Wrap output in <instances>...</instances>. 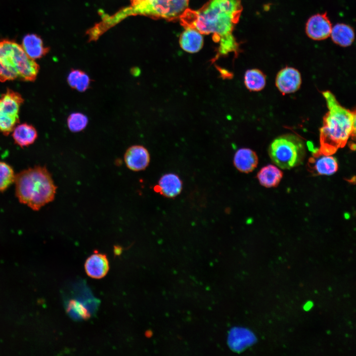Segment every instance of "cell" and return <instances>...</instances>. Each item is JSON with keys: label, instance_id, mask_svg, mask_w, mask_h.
I'll return each instance as SVG.
<instances>
[{"label": "cell", "instance_id": "cell-1", "mask_svg": "<svg viewBox=\"0 0 356 356\" xmlns=\"http://www.w3.org/2000/svg\"><path fill=\"white\" fill-rule=\"evenodd\" d=\"M242 10L240 0H209L197 10L187 8L179 19L185 28L194 29L201 34H213V40L219 44L212 60L214 62L228 53L238 54V44L232 33Z\"/></svg>", "mask_w": 356, "mask_h": 356}, {"label": "cell", "instance_id": "cell-2", "mask_svg": "<svg viewBox=\"0 0 356 356\" xmlns=\"http://www.w3.org/2000/svg\"><path fill=\"white\" fill-rule=\"evenodd\" d=\"M328 111L319 131L320 153L332 155L344 147L356 134V111L342 106L330 91L322 92Z\"/></svg>", "mask_w": 356, "mask_h": 356}, {"label": "cell", "instance_id": "cell-3", "mask_svg": "<svg viewBox=\"0 0 356 356\" xmlns=\"http://www.w3.org/2000/svg\"><path fill=\"white\" fill-rule=\"evenodd\" d=\"M16 195L19 201L34 210H38L52 201L56 186L44 167L35 166L15 175Z\"/></svg>", "mask_w": 356, "mask_h": 356}, {"label": "cell", "instance_id": "cell-4", "mask_svg": "<svg viewBox=\"0 0 356 356\" xmlns=\"http://www.w3.org/2000/svg\"><path fill=\"white\" fill-rule=\"evenodd\" d=\"M39 65L26 53L16 42L0 41V82L18 79L23 81L35 80Z\"/></svg>", "mask_w": 356, "mask_h": 356}, {"label": "cell", "instance_id": "cell-5", "mask_svg": "<svg viewBox=\"0 0 356 356\" xmlns=\"http://www.w3.org/2000/svg\"><path fill=\"white\" fill-rule=\"evenodd\" d=\"M189 0H143L120 10L115 14L106 15L105 22L110 28L129 16L141 15L153 18L173 20L179 19L188 8Z\"/></svg>", "mask_w": 356, "mask_h": 356}, {"label": "cell", "instance_id": "cell-6", "mask_svg": "<svg viewBox=\"0 0 356 356\" xmlns=\"http://www.w3.org/2000/svg\"><path fill=\"white\" fill-rule=\"evenodd\" d=\"M306 154L305 144L299 136L285 134L278 136L270 144L268 154L273 163L282 169L299 166Z\"/></svg>", "mask_w": 356, "mask_h": 356}, {"label": "cell", "instance_id": "cell-7", "mask_svg": "<svg viewBox=\"0 0 356 356\" xmlns=\"http://www.w3.org/2000/svg\"><path fill=\"white\" fill-rule=\"evenodd\" d=\"M24 101L20 93L8 89L0 97V132L8 135L19 122L20 107Z\"/></svg>", "mask_w": 356, "mask_h": 356}, {"label": "cell", "instance_id": "cell-8", "mask_svg": "<svg viewBox=\"0 0 356 356\" xmlns=\"http://www.w3.org/2000/svg\"><path fill=\"white\" fill-rule=\"evenodd\" d=\"M332 24L326 13H317L309 18L305 31L310 39L315 41L326 39L330 37Z\"/></svg>", "mask_w": 356, "mask_h": 356}, {"label": "cell", "instance_id": "cell-9", "mask_svg": "<svg viewBox=\"0 0 356 356\" xmlns=\"http://www.w3.org/2000/svg\"><path fill=\"white\" fill-rule=\"evenodd\" d=\"M302 83L299 71L293 67H286L277 73L275 85L283 94L291 93L298 90Z\"/></svg>", "mask_w": 356, "mask_h": 356}, {"label": "cell", "instance_id": "cell-10", "mask_svg": "<svg viewBox=\"0 0 356 356\" xmlns=\"http://www.w3.org/2000/svg\"><path fill=\"white\" fill-rule=\"evenodd\" d=\"M308 166L314 174L329 176L335 174L338 169L337 159L331 155H326L318 149L313 151L309 160Z\"/></svg>", "mask_w": 356, "mask_h": 356}, {"label": "cell", "instance_id": "cell-11", "mask_svg": "<svg viewBox=\"0 0 356 356\" xmlns=\"http://www.w3.org/2000/svg\"><path fill=\"white\" fill-rule=\"evenodd\" d=\"M127 167L134 171H140L146 168L150 162V154L143 146L135 145L128 148L124 155Z\"/></svg>", "mask_w": 356, "mask_h": 356}, {"label": "cell", "instance_id": "cell-12", "mask_svg": "<svg viewBox=\"0 0 356 356\" xmlns=\"http://www.w3.org/2000/svg\"><path fill=\"white\" fill-rule=\"evenodd\" d=\"M109 269L108 259L105 254L95 252L90 256L85 263L87 274L94 279L104 277Z\"/></svg>", "mask_w": 356, "mask_h": 356}, {"label": "cell", "instance_id": "cell-13", "mask_svg": "<svg viewBox=\"0 0 356 356\" xmlns=\"http://www.w3.org/2000/svg\"><path fill=\"white\" fill-rule=\"evenodd\" d=\"M182 182L179 177L173 173L166 174L159 180L154 190L167 198H174L182 190Z\"/></svg>", "mask_w": 356, "mask_h": 356}, {"label": "cell", "instance_id": "cell-14", "mask_svg": "<svg viewBox=\"0 0 356 356\" xmlns=\"http://www.w3.org/2000/svg\"><path fill=\"white\" fill-rule=\"evenodd\" d=\"M258 163V157L256 152L248 148H240L235 152L233 164L237 170L242 173L252 172Z\"/></svg>", "mask_w": 356, "mask_h": 356}, {"label": "cell", "instance_id": "cell-15", "mask_svg": "<svg viewBox=\"0 0 356 356\" xmlns=\"http://www.w3.org/2000/svg\"><path fill=\"white\" fill-rule=\"evenodd\" d=\"M255 341V336L249 330L236 328L232 329L228 337L229 347L234 351H241L250 346Z\"/></svg>", "mask_w": 356, "mask_h": 356}, {"label": "cell", "instance_id": "cell-16", "mask_svg": "<svg viewBox=\"0 0 356 356\" xmlns=\"http://www.w3.org/2000/svg\"><path fill=\"white\" fill-rule=\"evenodd\" d=\"M21 46L27 55L33 60L41 58L48 51V48L44 46L42 39L36 34L25 36Z\"/></svg>", "mask_w": 356, "mask_h": 356}, {"label": "cell", "instance_id": "cell-17", "mask_svg": "<svg viewBox=\"0 0 356 356\" xmlns=\"http://www.w3.org/2000/svg\"><path fill=\"white\" fill-rule=\"evenodd\" d=\"M185 30L180 35L179 44L185 51L195 53L199 51L203 45V38L202 34L197 30L185 28Z\"/></svg>", "mask_w": 356, "mask_h": 356}, {"label": "cell", "instance_id": "cell-18", "mask_svg": "<svg viewBox=\"0 0 356 356\" xmlns=\"http://www.w3.org/2000/svg\"><path fill=\"white\" fill-rule=\"evenodd\" d=\"M12 137L17 145L24 147L33 144L38 137V134L33 126L23 123L15 126L12 131Z\"/></svg>", "mask_w": 356, "mask_h": 356}, {"label": "cell", "instance_id": "cell-19", "mask_svg": "<svg viewBox=\"0 0 356 356\" xmlns=\"http://www.w3.org/2000/svg\"><path fill=\"white\" fill-rule=\"evenodd\" d=\"M330 36L335 44L342 47H347L353 43L355 32L350 25L338 23L332 27Z\"/></svg>", "mask_w": 356, "mask_h": 356}, {"label": "cell", "instance_id": "cell-20", "mask_svg": "<svg viewBox=\"0 0 356 356\" xmlns=\"http://www.w3.org/2000/svg\"><path fill=\"white\" fill-rule=\"evenodd\" d=\"M282 177V172L276 166L271 164L263 167L257 174L260 183L267 188L277 186Z\"/></svg>", "mask_w": 356, "mask_h": 356}, {"label": "cell", "instance_id": "cell-21", "mask_svg": "<svg viewBox=\"0 0 356 356\" xmlns=\"http://www.w3.org/2000/svg\"><path fill=\"white\" fill-rule=\"evenodd\" d=\"M244 83L250 91H258L262 90L266 86V76L258 69H249L245 73Z\"/></svg>", "mask_w": 356, "mask_h": 356}, {"label": "cell", "instance_id": "cell-22", "mask_svg": "<svg viewBox=\"0 0 356 356\" xmlns=\"http://www.w3.org/2000/svg\"><path fill=\"white\" fill-rule=\"evenodd\" d=\"M67 80L72 89L80 92L86 91L91 84L89 76L80 69H72L67 76Z\"/></svg>", "mask_w": 356, "mask_h": 356}, {"label": "cell", "instance_id": "cell-23", "mask_svg": "<svg viewBox=\"0 0 356 356\" xmlns=\"http://www.w3.org/2000/svg\"><path fill=\"white\" fill-rule=\"evenodd\" d=\"M88 123L87 116L80 112L71 113L67 118V126L70 131L77 133L84 130Z\"/></svg>", "mask_w": 356, "mask_h": 356}, {"label": "cell", "instance_id": "cell-24", "mask_svg": "<svg viewBox=\"0 0 356 356\" xmlns=\"http://www.w3.org/2000/svg\"><path fill=\"white\" fill-rule=\"evenodd\" d=\"M15 178L12 168L8 164L0 161V192L6 190L14 182Z\"/></svg>", "mask_w": 356, "mask_h": 356}, {"label": "cell", "instance_id": "cell-25", "mask_svg": "<svg viewBox=\"0 0 356 356\" xmlns=\"http://www.w3.org/2000/svg\"><path fill=\"white\" fill-rule=\"evenodd\" d=\"M140 71L137 68H134L131 69V73L134 76H138L140 74Z\"/></svg>", "mask_w": 356, "mask_h": 356}]
</instances>
